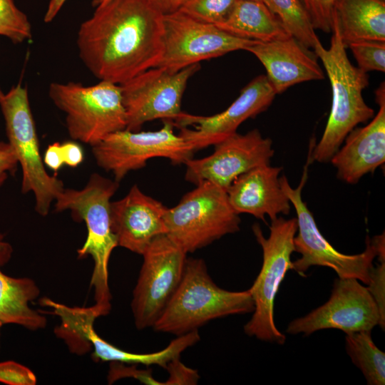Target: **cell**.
<instances>
[{
  "instance_id": "cell-36",
  "label": "cell",
  "mask_w": 385,
  "mask_h": 385,
  "mask_svg": "<svg viewBox=\"0 0 385 385\" xmlns=\"http://www.w3.org/2000/svg\"><path fill=\"white\" fill-rule=\"evenodd\" d=\"M43 163L56 172L64 165L60 143L55 142L48 146L45 151Z\"/></svg>"
},
{
  "instance_id": "cell-16",
  "label": "cell",
  "mask_w": 385,
  "mask_h": 385,
  "mask_svg": "<svg viewBox=\"0 0 385 385\" xmlns=\"http://www.w3.org/2000/svg\"><path fill=\"white\" fill-rule=\"evenodd\" d=\"M276 95L267 76L260 75L242 89L225 111L210 116L182 112L173 124L195 152L236 133L244 121L266 111Z\"/></svg>"
},
{
  "instance_id": "cell-39",
  "label": "cell",
  "mask_w": 385,
  "mask_h": 385,
  "mask_svg": "<svg viewBox=\"0 0 385 385\" xmlns=\"http://www.w3.org/2000/svg\"><path fill=\"white\" fill-rule=\"evenodd\" d=\"M110 0H93L92 1V4L93 6L96 7L101 4H103L107 1H108Z\"/></svg>"
},
{
  "instance_id": "cell-3",
  "label": "cell",
  "mask_w": 385,
  "mask_h": 385,
  "mask_svg": "<svg viewBox=\"0 0 385 385\" xmlns=\"http://www.w3.org/2000/svg\"><path fill=\"white\" fill-rule=\"evenodd\" d=\"M118 188V182L93 173L83 189L64 188L55 200L56 211L69 210L76 220L86 223L87 237L77 252L79 257L91 255L93 258V306L101 316L108 314L111 309L108 262L118 242L111 227L110 200Z\"/></svg>"
},
{
  "instance_id": "cell-28",
  "label": "cell",
  "mask_w": 385,
  "mask_h": 385,
  "mask_svg": "<svg viewBox=\"0 0 385 385\" xmlns=\"http://www.w3.org/2000/svg\"><path fill=\"white\" fill-rule=\"evenodd\" d=\"M358 68L367 73L385 71V41L364 40L350 43Z\"/></svg>"
},
{
  "instance_id": "cell-11",
  "label": "cell",
  "mask_w": 385,
  "mask_h": 385,
  "mask_svg": "<svg viewBox=\"0 0 385 385\" xmlns=\"http://www.w3.org/2000/svg\"><path fill=\"white\" fill-rule=\"evenodd\" d=\"M200 68V63L178 71L154 67L119 85L126 129L138 131L145 123L155 119L173 122L183 112L182 98L188 82Z\"/></svg>"
},
{
  "instance_id": "cell-40",
  "label": "cell",
  "mask_w": 385,
  "mask_h": 385,
  "mask_svg": "<svg viewBox=\"0 0 385 385\" xmlns=\"http://www.w3.org/2000/svg\"><path fill=\"white\" fill-rule=\"evenodd\" d=\"M4 93L2 92V91L1 90V88H0V98L3 96Z\"/></svg>"
},
{
  "instance_id": "cell-23",
  "label": "cell",
  "mask_w": 385,
  "mask_h": 385,
  "mask_svg": "<svg viewBox=\"0 0 385 385\" xmlns=\"http://www.w3.org/2000/svg\"><path fill=\"white\" fill-rule=\"evenodd\" d=\"M238 38L269 41L291 35L262 1L237 0L227 19L216 25Z\"/></svg>"
},
{
  "instance_id": "cell-17",
  "label": "cell",
  "mask_w": 385,
  "mask_h": 385,
  "mask_svg": "<svg viewBox=\"0 0 385 385\" xmlns=\"http://www.w3.org/2000/svg\"><path fill=\"white\" fill-rule=\"evenodd\" d=\"M166 209L136 185L122 199L111 202V227L118 246L142 255L155 237L166 235Z\"/></svg>"
},
{
  "instance_id": "cell-35",
  "label": "cell",
  "mask_w": 385,
  "mask_h": 385,
  "mask_svg": "<svg viewBox=\"0 0 385 385\" xmlns=\"http://www.w3.org/2000/svg\"><path fill=\"white\" fill-rule=\"evenodd\" d=\"M64 165L76 168L83 160L81 146L74 141H67L61 144Z\"/></svg>"
},
{
  "instance_id": "cell-1",
  "label": "cell",
  "mask_w": 385,
  "mask_h": 385,
  "mask_svg": "<svg viewBox=\"0 0 385 385\" xmlns=\"http://www.w3.org/2000/svg\"><path fill=\"white\" fill-rule=\"evenodd\" d=\"M163 14L151 0H110L77 34L79 56L100 81L120 85L156 67L163 51Z\"/></svg>"
},
{
  "instance_id": "cell-7",
  "label": "cell",
  "mask_w": 385,
  "mask_h": 385,
  "mask_svg": "<svg viewBox=\"0 0 385 385\" xmlns=\"http://www.w3.org/2000/svg\"><path fill=\"white\" fill-rule=\"evenodd\" d=\"M48 96L65 113L66 128L73 140L93 146L126 128L127 116L118 84L106 81L88 86L54 82L49 86Z\"/></svg>"
},
{
  "instance_id": "cell-30",
  "label": "cell",
  "mask_w": 385,
  "mask_h": 385,
  "mask_svg": "<svg viewBox=\"0 0 385 385\" xmlns=\"http://www.w3.org/2000/svg\"><path fill=\"white\" fill-rule=\"evenodd\" d=\"M379 264L373 267L370 274V282L368 289L374 299L380 314L381 329L385 327V251L380 252L377 257Z\"/></svg>"
},
{
  "instance_id": "cell-18",
  "label": "cell",
  "mask_w": 385,
  "mask_h": 385,
  "mask_svg": "<svg viewBox=\"0 0 385 385\" xmlns=\"http://www.w3.org/2000/svg\"><path fill=\"white\" fill-rule=\"evenodd\" d=\"M379 106L376 115L364 127L354 128L345 138L342 147L330 162L341 180L355 184L365 175L373 173L385 161V88L376 91Z\"/></svg>"
},
{
  "instance_id": "cell-6",
  "label": "cell",
  "mask_w": 385,
  "mask_h": 385,
  "mask_svg": "<svg viewBox=\"0 0 385 385\" xmlns=\"http://www.w3.org/2000/svg\"><path fill=\"white\" fill-rule=\"evenodd\" d=\"M166 235L185 253L194 252L240 230V218L232 207L227 190L200 182L164 215Z\"/></svg>"
},
{
  "instance_id": "cell-19",
  "label": "cell",
  "mask_w": 385,
  "mask_h": 385,
  "mask_svg": "<svg viewBox=\"0 0 385 385\" xmlns=\"http://www.w3.org/2000/svg\"><path fill=\"white\" fill-rule=\"evenodd\" d=\"M246 51L264 66L276 94L295 84L324 78L315 53L292 35L269 41H255Z\"/></svg>"
},
{
  "instance_id": "cell-31",
  "label": "cell",
  "mask_w": 385,
  "mask_h": 385,
  "mask_svg": "<svg viewBox=\"0 0 385 385\" xmlns=\"http://www.w3.org/2000/svg\"><path fill=\"white\" fill-rule=\"evenodd\" d=\"M0 382L9 385H34L36 378L26 366L14 361L0 362Z\"/></svg>"
},
{
  "instance_id": "cell-13",
  "label": "cell",
  "mask_w": 385,
  "mask_h": 385,
  "mask_svg": "<svg viewBox=\"0 0 385 385\" xmlns=\"http://www.w3.org/2000/svg\"><path fill=\"white\" fill-rule=\"evenodd\" d=\"M163 51L156 67L178 71L200 61L246 48L256 41L232 36L183 12L163 14Z\"/></svg>"
},
{
  "instance_id": "cell-4",
  "label": "cell",
  "mask_w": 385,
  "mask_h": 385,
  "mask_svg": "<svg viewBox=\"0 0 385 385\" xmlns=\"http://www.w3.org/2000/svg\"><path fill=\"white\" fill-rule=\"evenodd\" d=\"M254 309L249 289L232 292L219 287L204 260L189 258L178 287L153 327L178 337L197 330L210 320L252 312Z\"/></svg>"
},
{
  "instance_id": "cell-8",
  "label": "cell",
  "mask_w": 385,
  "mask_h": 385,
  "mask_svg": "<svg viewBox=\"0 0 385 385\" xmlns=\"http://www.w3.org/2000/svg\"><path fill=\"white\" fill-rule=\"evenodd\" d=\"M270 233L264 236L259 224L252 231L262 250L263 261L260 272L249 289L255 309L244 331L250 337L279 344L286 337L275 326L274 304L277 292L289 270H292L291 255L294 252V238L297 231V218L277 217L271 220Z\"/></svg>"
},
{
  "instance_id": "cell-25",
  "label": "cell",
  "mask_w": 385,
  "mask_h": 385,
  "mask_svg": "<svg viewBox=\"0 0 385 385\" xmlns=\"http://www.w3.org/2000/svg\"><path fill=\"white\" fill-rule=\"evenodd\" d=\"M286 30L307 48L314 49L319 39L300 0H262Z\"/></svg>"
},
{
  "instance_id": "cell-38",
  "label": "cell",
  "mask_w": 385,
  "mask_h": 385,
  "mask_svg": "<svg viewBox=\"0 0 385 385\" xmlns=\"http://www.w3.org/2000/svg\"><path fill=\"white\" fill-rule=\"evenodd\" d=\"M67 0H49L48 4L43 17L46 23H49L56 16Z\"/></svg>"
},
{
  "instance_id": "cell-20",
  "label": "cell",
  "mask_w": 385,
  "mask_h": 385,
  "mask_svg": "<svg viewBox=\"0 0 385 385\" xmlns=\"http://www.w3.org/2000/svg\"><path fill=\"white\" fill-rule=\"evenodd\" d=\"M280 167L255 168L238 176L227 190L229 202L237 213H247L265 221L288 215L291 202L279 181Z\"/></svg>"
},
{
  "instance_id": "cell-32",
  "label": "cell",
  "mask_w": 385,
  "mask_h": 385,
  "mask_svg": "<svg viewBox=\"0 0 385 385\" xmlns=\"http://www.w3.org/2000/svg\"><path fill=\"white\" fill-rule=\"evenodd\" d=\"M123 377H133L145 384L164 385V382L154 379L150 369L140 370L136 369L135 366H125L120 362L112 361L108 377V381L113 383Z\"/></svg>"
},
{
  "instance_id": "cell-27",
  "label": "cell",
  "mask_w": 385,
  "mask_h": 385,
  "mask_svg": "<svg viewBox=\"0 0 385 385\" xmlns=\"http://www.w3.org/2000/svg\"><path fill=\"white\" fill-rule=\"evenodd\" d=\"M237 0H183L178 11L206 24L217 25L230 14Z\"/></svg>"
},
{
  "instance_id": "cell-15",
  "label": "cell",
  "mask_w": 385,
  "mask_h": 385,
  "mask_svg": "<svg viewBox=\"0 0 385 385\" xmlns=\"http://www.w3.org/2000/svg\"><path fill=\"white\" fill-rule=\"evenodd\" d=\"M209 156L185 162V180L195 185L209 181L225 190L240 175L261 165H270L274 155L272 141L258 129L237 132L213 145Z\"/></svg>"
},
{
  "instance_id": "cell-2",
  "label": "cell",
  "mask_w": 385,
  "mask_h": 385,
  "mask_svg": "<svg viewBox=\"0 0 385 385\" xmlns=\"http://www.w3.org/2000/svg\"><path fill=\"white\" fill-rule=\"evenodd\" d=\"M329 48H325L320 41L314 48L330 81L332 101L322 138L309 148L312 163L329 162L349 133L374 115V110L365 103L362 96L363 90L369 85L367 73L351 63L334 23Z\"/></svg>"
},
{
  "instance_id": "cell-21",
  "label": "cell",
  "mask_w": 385,
  "mask_h": 385,
  "mask_svg": "<svg viewBox=\"0 0 385 385\" xmlns=\"http://www.w3.org/2000/svg\"><path fill=\"white\" fill-rule=\"evenodd\" d=\"M12 252L0 233V321L3 324H14L31 330L43 328L46 318L29 306L39 294L36 283L29 278L10 277L1 270L9 261Z\"/></svg>"
},
{
  "instance_id": "cell-5",
  "label": "cell",
  "mask_w": 385,
  "mask_h": 385,
  "mask_svg": "<svg viewBox=\"0 0 385 385\" xmlns=\"http://www.w3.org/2000/svg\"><path fill=\"white\" fill-rule=\"evenodd\" d=\"M311 163L309 157L300 183L295 188L285 176L279 178L281 186L297 213L298 232L294 238V252L299 253L301 257L292 262V270L304 276L311 266L327 267L339 278H355L368 285L374 260L385 251L384 233L372 239L367 237L366 249L360 254L345 255L334 248L319 230L312 213L302 200V192Z\"/></svg>"
},
{
  "instance_id": "cell-14",
  "label": "cell",
  "mask_w": 385,
  "mask_h": 385,
  "mask_svg": "<svg viewBox=\"0 0 385 385\" xmlns=\"http://www.w3.org/2000/svg\"><path fill=\"white\" fill-rule=\"evenodd\" d=\"M381 317L371 294L355 278L336 279L329 300L307 315L292 321L286 332L308 336L318 330L337 329L346 333L371 331Z\"/></svg>"
},
{
  "instance_id": "cell-29",
  "label": "cell",
  "mask_w": 385,
  "mask_h": 385,
  "mask_svg": "<svg viewBox=\"0 0 385 385\" xmlns=\"http://www.w3.org/2000/svg\"><path fill=\"white\" fill-rule=\"evenodd\" d=\"M314 29L324 33L332 30V7L335 0H300Z\"/></svg>"
},
{
  "instance_id": "cell-24",
  "label": "cell",
  "mask_w": 385,
  "mask_h": 385,
  "mask_svg": "<svg viewBox=\"0 0 385 385\" xmlns=\"http://www.w3.org/2000/svg\"><path fill=\"white\" fill-rule=\"evenodd\" d=\"M346 349L369 385L385 384V354L374 343L371 331L346 334Z\"/></svg>"
},
{
  "instance_id": "cell-34",
  "label": "cell",
  "mask_w": 385,
  "mask_h": 385,
  "mask_svg": "<svg viewBox=\"0 0 385 385\" xmlns=\"http://www.w3.org/2000/svg\"><path fill=\"white\" fill-rule=\"evenodd\" d=\"M18 160L8 142L0 140V188L9 175H14Z\"/></svg>"
},
{
  "instance_id": "cell-10",
  "label": "cell",
  "mask_w": 385,
  "mask_h": 385,
  "mask_svg": "<svg viewBox=\"0 0 385 385\" xmlns=\"http://www.w3.org/2000/svg\"><path fill=\"white\" fill-rule=\"evenodd\" d=\"M174 126L172 120H164L163 126L155 131L125 128L114 132L92 146L93 155L98 165L111 172L117 182L154 158H168L173 165L185 164L193 158L195 150L174 133Z\"/></svg>"
},
{
  "instance_id": "cell-9",
  "label": "cell",
  "mask_w": 385,
  "mask_h": 385,
  "mask_svg": "<svg viewBox=\"0 0 385 385\" xmlns=\"http://www.w3.org/2000/svg\"><path fill=\"white\" fill-rule=\"evenodd\" d=\"M8 143L22 170L21 192L31 191L35 210L46 216L56 197L64 190L63 182L46 170L31 113L28 90L21 83L0 98Z\"/></svg>"
},
{
  "instance_id": "cell-42",
  "label": "cell",
  "mask_w": 385,
  "mask_h": 385,
  "mask_svg": "<svg viewBox=\"0 0 385 385\" xmlns=\"http://www.w3.org/2000/svg\"><path fill=\"white\" fill-rule=\"evenodd\" d=\"M256 1H262V0H256Z\"/></svg>"
},
{
  "instance_id": "cell-33",
  "label": "cell",
  "mask_w": 385,
  "mask_h": 385,
  "mask_svg": "<svg viewBox=\"0 0 385 385\" xmlns=\"http://www.w3.org/2000/svg\"><path fill=\"white\" fill-rule=\"evenodd\" d=\"M165 369L168 371L169 377L164 382V385L196 384L200 378L196 370L184 365L179 358L169 362Z\"/></svg>"
},
{
  "instance_id": "cell-37",
  "label": "cell",
  "mask_w": 385,
  "mask_h": 385,
  "mask_svg": "<svg viewBox=\"0 0 385 385\" xmlns=\"http://www.w3.org/2000/svg\"><path fill=\"white\" fill-rule=\"evenodd\" d=\"M163 14L177 11L183 0H151Z\"/></svg>"
},
{
  "instance_id": "cell-41",
  "label": "cell",
  "mask_w": 385,
  "mask_h": 385,
  "mask_svg": "<svg viewBox=\"0 0 385 385\" xmlns=\"http://www.w3.org/2000/svg\"><path fill=\"white\" fill-rule=\"evenodd\" d=\"M2 325H3V323L0 321V329H1Z\"/></svg>"
},
{
  "instance_id": "cell-12",
  "label": "cell",
  "mask_w": 385,
  "mask_h": 385,
  "mask_svg": "<svg viewBox=\"0 0 385 385\" xmlns=\"http://www.w3.org/2000/svg\"><path fill=\"white\" fill-rule=\"evenodd\" d=\"M186 255L166 235L155 237L142 254L131 302L138 329L153 327L162 313L182 279Z\"/></svg>"
},
{
  "instance_id": "cell-26",
  "label": "cell",
  "mask_w": 385,
  "mask_h": 385,
  "mask_svg": "<svg viewBox=\"0 0 385 385\" xmlns=\"http://www.w3.org/2000/svg\"><path fill=\"white\" fill-rule=\"evenodd\" d=\"M0 36L8 38L14 43H21L32 37L27 16L13 0H0Z\"/></svg>"
},
{
  "instance_id": "cell-22",
  "label": "cell",
  "mask_w": 385,
  "mask_h": 385,
  "mask_svg": "<svg viewBox=\"0 0 385 385\" xmlns=\"http://www.w3.org/2000/svg\"><path fill=\"white\" fill-rule=\"evenodd\" d=\"M333 23L346 48L356 41H385V0H335Z\"/></svg>"
}]
</instances>
